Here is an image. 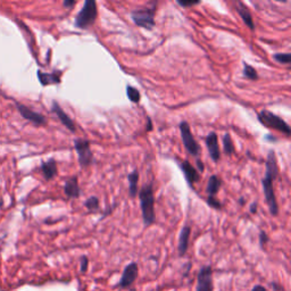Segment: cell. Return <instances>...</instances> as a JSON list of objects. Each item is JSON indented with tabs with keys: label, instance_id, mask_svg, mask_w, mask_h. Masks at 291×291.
I'll return each instance as SVG.
<instances>
[{
	"label": "cell",
	"instance_id": "obj_35",
	"mask_svg": "<svg viewBox=\"0 0 291 291\" xmlns=\"http://www.w3.org/2000/svg\"><path fill=\"white\" fill-rule=\"evenodd\" d=\"M147 122H148V124H147V131H151V121H150V118H147Z\"/></svg>",
	"mask_w": 291,
	"mask_h": 291
},
{
	"label": "cell",
	"instance_id": "obj_36",
	"mask_svg": "<svg viewBox=\"0 0 291 291\" xmlns=\"http://www.w3.org/2000/svg\"><path fill=\"white\" fill-rule=\"evenodd\" d=\"M129 291H137V289L136 288H132V287H131V288L129 289Z\"/></svg>",
	"mask_w": 291,
	"mask_h": 291
},
{
	"label": "cell",
	"instance_id": "obj_5",
	"mask_svg": "<svg viewBox=\"0 0 291 291\" xmlns=\"http://www.w3.org/2000/svg\"><path fill=\"white\" fill-rule=\"evenodd\" d=\"M155 7L153 8H142V9H136L131 13L132 20L138 26L146 28V30H153L155 26Z\"/></svg>",
	"mask_w": 291,
	"mask_h": 291
},
{
	"label": "cell",
	"instance_id": "obj_13",
	"mask_svg": "<svg viewBox=\"0 0 291 291\" xmlns=\"http://www.w3.org/2000/svg\"><path fill=\"white\" fill-rule=\"evenodd\" d=\"M190 235H191V228L189 227V225H186V227L182 229L181 233H180V238H179L178 249H179V255L181 257L186 255L188 248H189Z\"/></svg>",
	"mask_w": 291,
	"mask_h": 291
},
{
	"label": "cell",
	"instance_id": "obj_12",
	"mask_svg": "<svg viewBox=\"0 0 291 291\" xmlns=\"http://www.w3.org/2000/svg\"><path fill=\"white\" fill-rule=\"evenodd\" d=\"M52 110H54V112L57 114V116L59 117V120L61 123H63L64 126H66V128L71 131V132L74 133L76 131L74 122H73L72 118L69 117L63 109H61V107L58 105V102L52 101Z\"/></svg>",
	"mask_w": 291,
	"mask_h": 291
},
{
	"label": "cell",
	"instance_id": "obj_8",
	"mask_svg": "<svg viewBox=\"0 0 291 291\" xmlns=\"http://www.w3.org/2000/svg\"><path fill=\"white\" fill-rule=\"evenodd\" d=\"M139 274V265L136 262H132L125 266L124 271L122 273V278L115 288L120 289H130L133 286L134 282L137 281Z\"/></svg>",
	"mask_w": 291,
	"mask_h": 291
},
{
	"label": "cell",
	"instance_id": "obj_37",
	"mask_svg": "<svg viewBox=\"0 0 291 291\" xmlns=\"http://www.w3.org/2000/svg\"><path fill=\"white\" fill-rule=\"evenodd\" d=\"M244 203H245V199H244V198H241V199H240V204H241V205H243Z\"/></svg>",
	"mask_w": 291,
	"mask_h": 291
},
{
	"label": "cell",
	"instance_id": "obj_6",
	"mask_svg": "<svg viewBox=\"0 0 291 291\" xmlns=\"http://www.w3.org/2000/svg\"><path fill=\"white\" fill-rule=\"evenodd\" d=\"M180 132H181V138L184 145V148L192 156H198L200 153V147L197 141L195 140L194 136L191 133L190 125L188 124V122L183 121L180 123Z\"/></svg>",
	"mask_w": 291,
	"mask_h": 291
},
{
	"label": "cell",
	"instance_id": "obj_22",
	"mask_svg": "<svg viewBox=\"0 0 291 291\" xmlns=\"http://www.w3.org/2000/svg\"><path fill=\"white\" fill-rule=\"evenodd\" d=\"M244 75L249 80H257L258 79V74H257L256 69L247 63H244Z\"/></svg>",
	"mask_w": 291,
	"mask_h": 291
},
{
	"label": "cell",
	"instance_id": "obj_20",
	"mask_svg": "<svg viewBox=\"0 0 291 291\" xmlns=\"http://www.w3.org/2000/svg\"><path fill=\"white\" fill-rule=\"evenodd\" d=\"M128 181H129V194L130 196L134 198L138 194V181H139V173L137 170H134L132 173L128 175Z\"/></svg>",
	"mask_w": 291,
	"mask_h": 291
},
{
	"label": "cell",
	"instance_id": "obj_30",
	"mask_svg": "<svg viewBox=\"0 0 291 291\" xmlns=\"http://www.w3.org/2000/svg\"><path fill=\"white\" fill-rule=\"evenodd\" d=\"M252 291H268V289L265 288L264 286H262V285H256L254 288L252 289Z\"/></svg>",
	"mask_w": 291,
	"mask_h": 291
},
{
	"label": "cell",
	"instance_id": "obj_27",
	"mask_svg": "<svg viewBox=\"0 0 291 291\" xmlns=\"http://www.w3.org/2000/svg\"><path fill=\"white\" fill-rule=\"evenodd\" d=\"M207 203H208V205H210V206H212L213 208H215V210H220V208L222 207V205H221V203L215 198V197H208Z\"/></svg>",
	"mask_w": 291,
	"mask_h": 291
},
{
	"label": "cell",
	"instance_id": "obj_24",
	"mask_svg": "<svg viewBox=\"0 0 291 291\" xmlns=\"http://www.w3.org/2000/svg\"><path fill=\"white\" fill-rule=\"evenodd\" d=\"M85 207L88 208L90 212H96L99 210V199L97 197H91L85 202Z\"/></svg>",
	"mask_w": 291,
	"mask_h": 291
},
{
	"label": "cell",
	"instance_id": "obj_25",
	"mask_svg": "<svg viewBox=\"0 0 291 291\" xmlns=\"http://www.w3.org/2000/svg\"><path fill=\"white\" fill-rule=\"evenodd\" d=\"M273 58L280 64H290L291 54H289V52H287V54H276L273 55Z\"/></svg>",
	"mask_w": 291,
	"mask_h": 291
},
{
	"label": "cell",
	"instance_id": "obj_3",
	"mask_svg": "<svg viewBox=\"0 0 291 291\" xmlns=\"http://www.w3.org/2000/svg\"><path fill=\"white\" fill-rule=\"evenodd\" d=\"M97 3L95 0H85L84 6L80 10V13L76 15L75 26L79 28H87L92 25L97 18Z\"/></svg>",
	"mask_w": 291,
	"mask_h": 291
},
{
	"label": "cell",
	"instance_id": "obj_33",
	"mask_svg": "<svg viewBox=\"0 0 291 291\" xmlns=\"http://www.w3.org/2000/svg\"><path fill=\"white\" fill-rule=\"evenodd\" d=\"M190 269H191V263H188L187 264V269H186V272L183 273V276L184 277H187L188 274H189V271H190Z\"/></svg>",
	"mask_w": 291,
	"mask_h": 291
},
{
	"label": "cell",
	"instance_id": "obj_23",
	"mask_svg": "<svg viewBox=\"0 0 291 291\" xmlns=\"http://www.w3.org/2000/svg\"><path fill=\"white\" fill-rule=\"evenodd\" d=\"M126 93H128L129 99L132 102H139V101H140L141 95H140V92H139L138 89L131 87V85H128V87H126Z\"/></svg>",
	"mask_w": 291,
	"mask_h": 291
},
{
	"label": "cell",
	"instance_id": "obj_34",
	"mask_svg": "<svg viewBox=\"0 0 291 291\" xmlns=\"http://www.w3.org/2000/svg\"><path fill=\"white\" fill-rule=\"evenodd\" d=\"M257 212V203H254L251 206V213H256Z\"/></svg>",
	"mask_w": 291,
	"mask_h": 291
},
{
	"label": "cell",
	"instance_id": "obj_14",
	"mask_svg": "<svg viewBox=\"0 0 291 291\" xmlns=\"http://www.w3.org/2000/svg\"><path fill=\"white\" fill-rule=\"evenodd\" d=\"M181 169L184 173V178H186V180L190 186H192L195 182L199 181V179H200L199 172L197 171L189 162L184 161L183 163H181Z\"/></svg>",
	"mask_w": 291,
	"mask_h": 291
},
{
	"label": "cell",
	"instance_id": "obj_28",
	"mask_svg": "<svg viewBox=\"0 0 291 291\" xmlns=\"http://www.w3.org/2000/svg\"><path fill=\"white\" fill-rule=\"evenodd\" d=\"M268 243H269V237H268V235H266V232L265 231H261V233H260V246H261V248L264 249L266 244H268Z\"/></svg>",
	"mask_w": 291,
	"mask_h": 291
},
{
	"label": "cell",
	"instance_id": "obj_21",
	"mask_svg": "<svg viewBox=\"0 0 291 291\" xmlns=\"http://www.w3.org/2000/svg\"><path fill=\"white\" fill-rule=\"evenodd\" d=\"M223 146H224V153L227 155H232L235 153V146H233L232 139L230 133H225L223 138Z\"/></svg>",
	"mask_w": 291,
	"mask_h": 291
},
{
	"label": "cell",
	"instance_id": "obj_16",
	"mask_svg": "<svg viewBox=\"0 0 291 291\" xmlns=\"http://www.w3.org/2000/svg\"><path fill=\"white\" fill-rule=\"evenodd\" d=\"M60 72H54V73H42L41 71H38V79L40 83L42 85H49V84H59L60 83Z\"/></svg>",
	"mask_w": 291,
	"mask_h": 291
},
{
	"label": "cell",
	"instance_id": "obj_17",
	"mask_svg": "<svg viewBox=\"0 0 291 291\" xmlns=\"http://www.w3.org/2000/svg\"><path fill=\"white\" fill-rule=\"evenodd\" d=\"M237 11L240 14L241 18L244 19L246 25H247L249 28H252V30H254V28H255V24H254L252 14H251V11H249L248 7L244 5L243 2L239 1L237 3Z\"/></svg>",
	"mask_w": 291,
	"mask_h": 291
},
{
	"label": "cell",
	"instance_id": "obj_11",
	"mask_svg": "<svg viewBox=\"0 0 291 291\" xmlns=\"http://www.w3.org/2000/svg\"><path fill=\"white\" fill-rule=\"evenodd\" d=\"M206 146L207 149L210 151L211 158L214 162H217L221 157L220 155V148H219V137L215 132H211L206 137Z\"/></svg>",
	"mask_w": 291,
	"mask_h": 291
},
{
	"label": "cell",
	"instance_id": "obj_15",
	"mask_svg": "<svg viewBox=\"0 0 291 291\" xmlns=\"http://www.w3.org/2000/svg\"><path fill=\"white\" fill-rule=\"evenodd\" d=\"M64 191H65V195H66L68 198H77V197H80L81 189H80L79 182H77L76 176H73V178H71L65 182Z\"/></svg>",
	"mask_w": 291,
	"mask_h": 291
},
{
	"label": "cell",
	"instance_id": "obj_7",
	"mask_svg": "<svg viewBox=\"0 0 291 291\" xmlns=\"http://www.w3.org/2000/svg\"><path fill=\"white\" fill-rule=\"evenodd\" d=\"M214 284H213V269L211 265H205L199 270L197 276L196 291H213Z\"/></svg>",
	"mask_w": 291,
	"mask_h": 291
},
{
	"label": "cell",
	"instance_id": "obj_9",
	"mask_svg": "<svg viewBox=\"0 0 291 291\" xmlns=\"http://www.w3.org/2000/svg\"><path fill=\"white\" fill-rule=\"evenodd\" d=\"M74 147L77 155H79V163L82 167H87L92 163L93 155L91 148H90V142L85 139H76L74 141Z\"/></svg>",
	"mask_w": 291,
	"mask_h": 291
},
{
	"label": "cell",
	"instance_id": "obj_31",
	"mask_svg": "<svg viewBox=\"0 0 291 291\" xmlns=\"http://www.w3.org/2000/svg\"><path fill=\"white\" fill-rule=\"evenodd\" d=\"M75 1H73V0H65L64 1V6L65 7H73L75 5Z\"/></svg>",
	"mask_w": 291,
	"mask_h": 291
},
{
	"label": "cell",
	"instance_id": "obj_18",
	"mask_svg": "<svg viewBox=\"0 0 291 291\" xmlns=\"http://www.w3.org/2000/svg\"><path fill=\"white\" fill-rule=\"evenodd\" d=\"M41 171L46 180L54 179L57 174V164L54 159H49L48 162H43L41 164Z\"/></svg>",
	"mask_w": 291,
	"mask_h": 291
},
{
	"label": "cell",
	"instance_id": "obj_29",
	"mask_svg": "<svg viewBox=\"0 0 291 291\" xmlns=\"http://www.w3.org/2000/svg\"><path fill=\"white\" fill-rule=\"evenodd\" d=\"M178 3L182 7H192V6L199 5L200 1H183V0L181 1V0H178Z\"/></svg>",
	"mask_w": 291,
	"mask_h": 291
},
{
	"label": "cell",
	"instance_id": "obj_32",
	"mask_svg": "<svg viewBox=\"0 0 291 291\" xmlns=\"http://www.w3.org/2000/svg\"><path fill=\"white\" fill-rule=\"evenodd\" d=\"M197 165H198V170L200 171V173H202V172H204V164H203V162L197 161Z\"/></svg>",
	"mask_w": 291,
	"mask_h": 291
},
{
	"label": "cell",
	"instance_id": "obj_2",
	"mask_svg": "<svg viewBox=\"0 0 291 291\" xmlns=\"http://www.w3.org/2000/svg\"><path fill=\"white\" fill-rule=\"evenodd\" d=\"M139 198H140L143 224H145V227H149V225L154 224L156 221L153 184H146V186H143L140 192H139Z\"/></svg>",
	"mask_w": 291,
	"mask_h": 291
},
{
	"label": "cell",
	"instance_id": "obj_26",
	"mask_svg": "<svg viewBox=\"0 0 291 291\" xmlns=\"http://www.w3.org/2000/svg\"><path fill=\"white\" fill-rule=\"evenodd\" d=\"M89 268V258L87 256H82L80 261V271L81 273H85Z\"/></svg>",
	"mask_w": 291,
	"mask_h": 291
},
{
	"label": "cell",
	"instance_id": "obj_10",
	"mask_svg": "<svg viewBox=\"0 0 291 291\" xmlns=\"http://www.w3.org/2000/svg\"><path fill=\"white\" fill-rule=\"evenodd\" d=\"M16 107H17L20 115L25 118V120L32 122L35 125H44V124H46V118H44L43 115H41V114L33 112L32 109L27 108L26 106H24L22 104H18V102H16Z\"/></svg>",
	"mask_w": 291,
	"mask_h": 291
},
{
	"label": "cell",
	"instance_id": "obj_1",
	"mask_svg": "<svg viewBox=\"0 0 291 291\" xmlns=\"http://www.w3.org/2000/svg\"><path fill=\"white\" fill-rule=\"evenodd\" d=\"M278 173L279 167L276 153H274V151H270L268 155V159H266V174L263 181H262V184H263L266 203H268L270 207V213H271L273 216L278 215L279 213L277 197L276 194H274L273 189V181L278 176Z\"/></svg>",
	"mask_w": 291,
	"mask_h": 291
},
{
	"label": "cell",
	"instance_id": "obj_4",
	"mask_svg": "<svg viewBox=\"0 0 291 291\" xmlns=\"http://www.w3.org/2000/svg\"><path fill=\"white\" fill-rule=\"evenodd\" d=\"M258 121L270 129L280 131V132L285 133L286 136L289 137L291 134V130H290V126L288 125V123L285 122L279 116L274 115L273 113L269 112V110H265V109L262 110V112L258 114Z\"/></svg>",
	"mask_w": 291,
	"mask_h": 291
},
{
	"label": "cell",
	"instance_id": "obj_19",
	"mask_svg": "<svg viewBox=\"0 0 291 291\" xmlns=\"http://www.w3.org/2000/svg\"><path fill=\"white\" fill-rule=\"evenodd\" d=\"M221 179L219 176L216 175H212L210 180H208V183H207V188H206V191L207 194L210 195V197H214L217 192H219L220 188H221Z\"/></svg>",
	"mask_w": 291,
	"mask_h": 291
}]
</instances>
